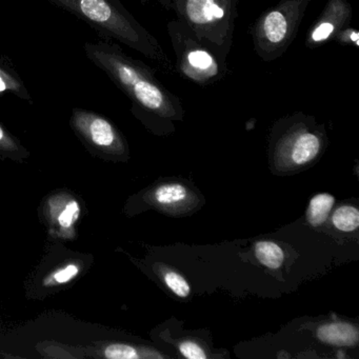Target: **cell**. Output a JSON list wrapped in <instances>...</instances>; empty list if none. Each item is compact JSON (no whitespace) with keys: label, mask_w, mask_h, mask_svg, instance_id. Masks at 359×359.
<instances>
[{"label":"cell","mask_w":359,"mask_h":359,"mask_svg":"<svg viewBox=\"0 0 359 359\" xmlns=\"http://www.w3.org/2000/svg\"><path fill=\"white\" fill-rule=\"evenodd\" d=\"M333 41L338 45L344 46V47H354L357 49L359 47L358 31L348 25L336 33Z\"/></svg>","instance_id":"cell-20"},{"label":"cell","mask_w":359,"mask_h":359,"mask_svg":"<svg viewBox=\"0 0 359 359\" xmlns=\"http://www.w3.org/2000/svg\"><path fill=\"white\" fill-rule=\"evenodd\" d=\"M83 50L88 60L129 98L134 116L147 127L168 129L184 118L182 100L157 79L156 71L128 55L116 41L86 43Z\"/></svg>","instance_id":"cell-1"},{"label":"cell","mask_w":359,"mask_h":359,"mask_svg":"<svg viewBox=\"0 0 359 359\" xmlns=\"http://www.w3.org/2000/svg\"><path fill=\"white\" fill-rule=\"evenodd\" d=\"M30 157V151L0 121V159L25 163Z\"/></svg>","instance_id":"cell-15"},{"label":"cell","mask_w":359,"mask_h":359,"mask_svg":"<svg viewBox=\"0 0 359 359\" xmlns=\"http://www.w3.org/2000/svg\"><path fill=\"white\" fill-rule=\"evenodd\" d=\"M87 355L90 357H102L108 359H142L165 358L154 348L146 346H133L125 342H96L87 348Z\"/></svg>","instance_id":"cell-12"},{"label":"cell","mask_w":359,"mask_h":359,"mask_svg":"<svg viewBox=\"0 0 359 359\" xmlns=\"http://www.w3.org/2000/svg\"><path fill=\"white\" fill-rule=\"evenodd\" d=\"M95 262L91 253L69 249L64 243L48 239L41 262L25 281L29 300L47 299L76 285Z\"/></svg>","instance_id":"cell-3"},{"label":"cell","mask_w":359,"mask_h":359,"mask_svg":"<svg viewBox=\"0 0 359 359\" xmlns=\"http://www.w3.org/2000/svg\"><path fill=\"white\" fill-rule=\"evenodd\" d=\"M138 201L171 215H182L196 208L199 199L184 184L169 182L146 191Z\"/></svg>","instance_id":"cell-11"},{"label":"cell","mask_w":359,"mask_h":359,"mask_svg":"<svg viewBox=\"0 0 359 359\" xmlns=\"http://www.w3.org/2000/svg\"><path fill=\"white\" fill-rule=\"evenodd\" d=\"M159 276L165 285L180 298L189 297L191 293L190 285L184 276L168 268H158Z\"/></svg>","instance_id":"cell-19"},{"label":"cell","mask_w":359,"mask_h":359,"mask_svg":"<svg viewBox=\"0 0 359 359\" xmlns=\"http://www.w3.org/2000/svg\"><path fill=\"white\" fill-rule=\"evenodd\" d=\"M238 0H176L174 13L199 39L224 60L234 41Z\"/></svg>","instance_id":"cell-4"},{"label":"cell","mask_w":359,"mask_h":359,"mask_svg":"<svg viewBox=\"0 0 359 359\" xmlns=\"http://www.w3.org/2000/svg\"><path fill=\"white\" fill-rule=\"evenodd\" d=\"M256 258L260 264L270 269H278L285 262L283 250L273 241H259L256 243Z\"/></svg>","instance_id":"cell-17"},{"label":"cell","mask_w":359,"mask_h":359,"mask_svg":"<svg viewBox=\"0 0 359 359\" xmlns=\"http://www.w3.org/2000/svg\"><path fill=\"white\" fill-rule=\"evenodd\" d=\"M332 222L337 230L342 232H353L359 226L358 210L352 205L338 208L332 216Z\"/></svg>","instance_id":"cell-18"},{"label":"cell","mask_w":359,"mask_h":359,"mask_svg":"<svg viewBox=\"0 0 359 359\" xmlns=\"http://www.w3.org/2000/svg\"><path fill=\"white\" fill-rule=\"evenodd\" d=\"M312 1L280 0L256 18L250 34L254 51L262 62H275L287 53Z\"/></svg>","instance_id":"cell-6"},{"label":"cell","mask_w":359,"mask_h":359,"mask_svg":"<svg viewBox=\"0 0 359 359\" xmlns=\"http://www.w3.org/2000/svg\"><path fill=\"white\" fill-rule=\"evenodd\" d=\"M334 203H335V198L327 193L315 195L311 199L308 212H306V219L309 224H312L313 226L325 224L329 217Z\"/></svg>","instance_id":"cell-16"},{"label":"cell","mask_w":359,"mask_h":359,"mask_svg":"<svg viewBox=\"0 0 359 359\" xmlns=\"http://www.w3.org/2000/svg\"><path fill=\"white\" fill-rule=\"evenodd\" d=\"M4 94H12L30 104L33 102L26 83L16 72L11 62L7 58L0 57V95Z\"/></svg>","instance_id":"cell-14"},{"label":"cell","mask_w":359,"mask_h":359,"mask_svg":"<svg viewBox=\"0 0 359 359\" xmlns=\"http://www.w3.org/2000/svg\"><path fill=\"white\" fill-rule=\"evenodd\" d=\"M317 337L325 344L336 346H355L358 344V330L348 323H329L319 327Z\"/></svg>","instance_id":"cell-13"},{"label":"cell","mask_w":359,"mask_h":359,"mask_svg":"<svg viewBox=\"0 0 359 359\" xmlns=\"http://www.w3.org/2000/svg\"><path fill=\"white\" fill-rule=\"evenodd\" d=\"M142 3H146V1H150V0H142ZM157 3L161 4L163 8H165L167 10L173 9L174 3H175L176 0H156Z\"/></svg>","instance_id":"cell-22"},{"label":"cell","mask_w":359,"mask_h":359,"mask_svg":"<svg viewBox=\"0 0 359 359\" xmlns=\"http://www.w3.org/2000/svg\"><path fill=\"white\" fill-rule=\"evenodd\" d=\"M275 159L285 169L302 167L323 150L325 130L313 117L297 112L276 123Z\"/></svg>","instance_id":"cell-7"},{"label":"cell","mask_w":359,"mask_h":359,"mask_svg":"<svg viewBox=\"0 0 359 359\" xmlns=\"http://www.w3.org/2000/svg\"><path fill=\"white\" fill-rule=\"evenodd\" d=\"M56 7L87 22L104 41H116L155 62L163 73H175L174 64L153 36L121 0H49Z\"/></svg>","instance_id":"cell-2"},{"label":"cell","mask_w":359,"mask_h":359,"mask_svg":"<svg viewBox=\"0 0 359 359\" xmlns=\"http://www.w3.org/2000/svg\"><path fill=\"white\" fill-rule=\"evenodd\" d=\"M180 351L182 356L189 359H205L208 357L205 350L198 344L191 340L182 341L180 344Z\"/></svg>","instance_id":"cell-21"},{"label":"cell","mask_w":359,"mask_h":359,"mask_svg":"<svg viewBox=\"0 0 359 359\" xmlns=\"http://www.w3.org/2000/svg\"><path fill=\"white\" fill-rule=\"evenodd\" d=\"M69 125L86 150L95 158L106 161L129 159V147L125 136L104 115L86 109L74 108Z\"/></svg>","instance_id":"cell-8"},{"label":"cell","mask_w":359,"mask_h":359,"mask_svg":"<svg viewBox=\"0 0 359 359\" xmlns=\"http://www.w3.org/2000/svg\"><path fill=\"white\" fill-rule=\"evenodd\" d=\"M167 33L175 55V73L198 87H210L224 81L228 62L201 41L182 20L167 25Z\"/></svg>","instance_id":"cell-5"},{"label":"cell","mask_w":359,"mask_h":359,"mask_svg":"<svg viewBox=\"0 0 359 359\" xmlns=\"http://www.w3.org/2000/svg\"><path fill=\"white\" fill-rule=\"evenodd\" d=\"M86 212L83 198L70 189L51 191L39 205V222L48 233V239L66 243L79 238V226Z\"/></svg>","instance_id":"cell-9"},{"label":"cell","mask_w":359,"mask_h":359,"mask_svg":"<svg viewBox=\"0 0 359 359\" xmlns=\"http://www.w3.org/2000/svg\"><path fill=\"white\" fill-rule=\"evenodd\" d=\"M353 8L348 0H327L318 18L306 32L304 46L314 50L333 41L338 31L352 22Z\"/></svg>","instance_id":"cell-10"}]
</instances>
